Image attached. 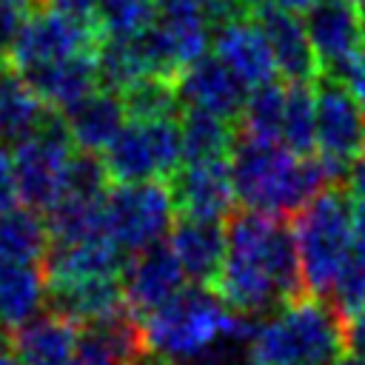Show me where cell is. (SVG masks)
Masks as SVG:
<instances>
[{
    "mask_svg": "<svg viewBox=\"0 0 365 365\" xmlns=\"http://www.w3.org/2000/svg\"><path fill=\"white\" fill-rule=\"evenodd\" d=\"M237 202L268 217H294L322 188L334 185L317 157H299L279 140H234L228 154Z\"/></svg>",
    "mask_w": 365,
    "mask_h": 365,
    "instance_id": "cell-3",
    "label": "cell"
},
{
    "mask_svg": "<svg viewBox=\"0 0 365 365\" xmlns=\"http://www.w3.org/2000/svg\"><path fill=\"white\" fill-rule=\"evenodd\" d=\"M248 14L257 20L259 31L268 40L277 77H282L285 83H314L322 74L299 14L277 9L268 0H259L257 6H251Z\"/></svg>",
    "mask_w": 365,
    "mask_h": 365,
    "instance_id": "cell-14",
    "label": "cell"
},
{
    "mask_svg": "<svg viewBox=\"0 0 365 365\" xmlns=\"http://www.w3.org/2000/svg\"><path fill=\"white\" fill-rule=\"evenodd\" d=\"M0 365H23V359H20L11 348H3V351H0Z\"/></svg>",
    "mask_w": 365,
    "mask_h": 365,
    "instance_id": "cell-39",
    "label": "cell"
},
{
    "mask_svg": "<svg viewBox=\"0 0 365 365\" xmlns=\"http://www.w3.org/2000/svg\"><path fill=\"white\" fill-rule=\"evenodd\" d=\"M314 100H317L314 157L325 165L331 182L339 185L345 182L354 160L365 151V111L334 74H319L314 80Z\"/></svg>",
    "mask_w": 365,
    "mask_h": 365,
    "instance_id": "cell-8",
    "label": "cell"
},
{
    "mask_svg": "<svg viewBox=\"0 0 365 365\" xmlns=\"http://www.w3.org/2000/svg\"><path fill=\"white\" fill-rule=\"evenodd\" d=\"M120 288L128 311L137 319H143L145 314L157 311L163 302H168L174 294L185 288V274L171 248L160 242L125 259L120 271Z\"/></svg>",
    "mask_w": 365,
    "mask_h": 365,
    "instance_id": "cell-13",
    "label": "cell"
},
{
    "mask_svg": "<svg viewBox=\"0 0 365 365\" xmlns=\"http://www.w3.org/2000/svg\"><path fill=\"white\" fill-rule=\"evenodd\" d=\"M46 308L77 328L94 325L103 319H111L117 314H125V297L120 288V277H97V279H74V282H57L48 285Z\"/></svg>",
    "mask_w": 365,
    "mask_h": 365,
    "instance_id": "cell-19",
    "label": "cell"
},
{
    "mask_svg": "<svg viewBox=\"0 0 365 365\" xmlns=\"http://www.w3.org/2000/svg\"><path fill=\"white\" fill-rule=\"evenodd\" d=\"M285 108V83L271 80L257 88H248L242 111L237 117L240 137L251 140H279V123Z\"/></svg>",
    "mask_w": 365,
    "mask_h": 365,
    "instance_id": "cell-28",
    "label": "cell"
},
{
    "mask_svg": "<svg viewBox=\"0 0 365 365\" xmlns=\"http://www.w3.org/2000/svg\"><path fill=\"white\" fill-rule=\"evenodd\" d=\"M351 94H354V100L362 106V111H365V48H359L354 57H348L336 71H331Z\"/></svg>",
    "mask_w": 365,
    "mask_h": 365,
    "instance_id": "cell-33",
    "label": "cell"
},
{
    "mask_svg": "<svg viewBox=\"0 0 365 365\" xmlns=\"http://www.w3.org/2000/svg\"><path fill=\"white\" fill-rule=\"evenodd\" d=\"M211 46H214V54L231 68V74L245 88H257L262 83L277 80V66H274L268 40L251 14H242L220 26L211 34Z\"/></svg>",
    "mask_w": 365,
    "mask_h": 365,
    "instance_id": "cell-16",
    "label": "cell"
},
{
    "mask_svg": "<svg viewBox=\"0 0 365 365\" xmlns=\"http://www.w3.org/2000/svg\"><path fill=\"white\" fill-rule=\"evenodd\" d=\"M100 46V29L74 23L57 11L37 9L29 23L20 29L9 63L14 71H31L40 66H51L60 60H68L83 51H94Z\"/></svg>",
    "mask_w": 365,
    "mask_h": 365,
    "instance_id": "cell-10",
    "label": "cell"
},
{
    "mask_svg": "<svg viewBox=\"0 0 365 365\" xmlns=\"http://www.w3.org/2000/svg\"><path fill=\"white\" fill-rule=\"evenodd\" d=\"M245 3H248V6H251V3H254V0H245Z\"/></svg>",
    "mask_w": 365,
    "mask_h": 365,
    "instance_id": "cell-44",
    "label": "cell"
},
{
    "mask_svg": "<svg viewBox=\"0 0 365 365\" xmlns=\"http://www.w3.org/2000/svg\"><path fill=\"white\" fill-rule=\"evenodd\" d=\"M9 71H11V63H9V57H6V54H0V80H3Z\"/></svg>",
    "mask_w": 365,
    "mask_h": 365,
    "instance_id": "cell-41",
    "label": "cell"
},
{
    "mask_svg": "<svg viewBox=\"0 0 365 365\" xmlns=\"http://www.w3.org/2000/svg\"><path fill=\"white\" fill-rule=\"evenodd\" d=\"M342 325H345V351L365 359V308L342 317Z\"/></svg>",
    "mask_w": 365,
    "mask_h": 365,
    "instance_id": "cell-35",
    "label": "cell"
},
{
    "mask_svg": "<svg viewBox=\"0 0 365 365\" xmlns=\"http://www.w3.org/2000/svg\"><path fill=\"white\" fill-rule=\"evenodd\" d=\"M351 3H356V6H362V9H365V0H351Z\"/></svg>",
    "mask_w": 365,
    "mask_h": 365,
    "instance_id": "cell-43",
    "label": "cell"
},
{
    "mask_svg": "<svg viewBox=\"0 0 365 365\" xmlns=\"http://www.w3.org/2000/svg\"><path fill=\"white\" fill-rule=\"evenodd\" d=\"M271 6L277 9H285V11H294V14H305L317 0H268Z\"/></svg>",
    "mask_w": 365,
    "mask_h": 365,
    "instance_id": "cell-37",
    "label": "cell"
},
{
    "mask_svg": "<svg viewBox=\"0 0 365 365\" xmlns=\"http://www.w3.org/2000/svg\"><path fill=\"white\" fill-rule=\"evenodd\" d=\"M354 200L339 188H322L308 205L294 214V242L305 294L328 299L354 242Z\"/></svg>",
    "mask_w": 365,
    "mask_h": 365,
    "instance_id": "cell-5",
    "label": "cell"
},
{
    "mask_svg": "<svg viewBox=\"0 0 365 365\" xmlns=\"http://www.w3.org/2000/svg\"><path fill=\"white\" fill-rule=\"evenodd\" d=\"M46 274L40 262H0V328L17 331L46 308Z\"/></svg>",
    "mask_w": 365,
    "mask_h": 365,
    "instance_id": "cell-23",
    "label": "cell"
},
{
    "mask_svg": "<svg viewBox=\"0 0 365 365\" xmlns=\"http://www.w3.org/2000/svg\"><path fill=\"white\" fill-rule=\"evenodd\" d=\"M17 205H20V197H17V182H14L11 148L0 143V214L11 211Z\"/></svg>",
    "mask_w": 365,
    "mask_h": 365,
    "instance_id": "cell-34",
    "label": "cell"
},
{
    "mask_svg": "<svg viewBox=\"0 0 365 365\" xmlns=\"http://www.w3.org/2000/svg\"><path fill=\"white\" fill-rule=\"evenodd\" d=\"M185 365H237L231 356H225V354H205V356H200V359H194V362H185Z\"/></svg>",
    "mask_w": 365,
    "mask_h": 365,
    "instance_id": "cell-38",
    "label": "cell"
},
{
    "mask_svg": "<svg viewBox=\"0 0 365 365\" xmlns=\"http://www.w3.org/2000/svg\"><path fill=\"white\" fill-rule=\"evenodd\" d=\"M120 97L128 120H177L182 108L177 97V86L168 77H145L128 86Z\"/></svg>",
    "mask_w": 365,
    "mask_h": 365,
    "instance_id": "cell-30",
    "label": "cell"
},
{
    "mask_svg": "<svg viewBox=\"0 0 365 365\" xmlns=\"http://www.w3.org/2000/svg\"><path fill=\"white\" fill-rule=\"evenodd\" d=\"M177 97L182 108H202L211 114H220L225 120H237L245 103L248 88L231 74V68L211 51L188 63L177 77Z\"/></svg>",
    "mask_w": 365,
    "mask_h": 365,
    "instance_id": "cell-15",
    "label": "cell"
},
{
    "mask_svg": "<svg viewBox=\"0 0 365 365\" xmlns=\"http://www.w3.org/2000/svg\"><path fill=\"white\" fill-rule=\"evenodd\" d=\"M177 128H180L182 163L225 160L237 140V128L231 120L202 108H182L177 117Z\"/></svg>",
    "mask_w": 365,
    "mask_h": 365,
    "instance_id": "cell-24",
    "label": "cell"
},
{
    "mask_svg": "<svg viewBox=\"0 0 365 365\" xmlns=\"http://www.w3.org/2000/svg\"><path fill=\"white\" fill-rule=\"evenodd\" d=\"M214 294L237 314L265 317L305 294L294 231L285 220L242 211L225 222V259Z\"/></svg>",
    "mask_w": 365,
    "mask_h": 365,
    "instance_id": "cell-1",
    "label": "cell"
},
{
    "mask_svg": "<svg viewBox=\"0 0 365 365\" xmlns=\"http://www.w3.org/2000/svg\"><path fill=\"white\" fill-rule=\"evenodd\" d=\"M254 317L231 311L208 285H185L157 311L140 319L143 348L168 365H185L211 354L222 342L248 345Z\"/></svg>",
    "mask_w": 365,
    "mask_h": 365,
    "instance_id": "cell-2",
    "label": "cell"
},
{
    "mask_svg": "<svg viewBox=\"0 0 365 365\" xmlns=\"http://www.w3.org/2000/svg\"><path fill=\"white\" fill-rule=\"evenodd\" d=\"M71 151L74 145L57 111H48V117L31 137L11 145L20 205L34 211H48L57 202Z\"/></svg>",
    "mask_w": 365,
    "mask_h": 365,
    "instance_id": "cell-9",
    "label": "cell"
},
{
    "mask_svg": "<svg viewBox=\"0 0 365 365\" xmlns=\"http://www.w3.org/2000/svg\"><path fill=\"white\" fill-rule=\"evenodd\" d=\"M80 328L57 314H37L9 334V348L23 365H68L77 356Z\"/></svg>",
    "mask_w": 365,
    "mask_h": 365,
    "instance_id": "cell-22",
    "label": "cell"
},
{
    "mask_svg": "<svg viewBox=\"0 0 365 365\" xmlns=\"http://www.w3.org/2000/svg\"><path fill=\"white\" fill-rule=\"evenodd\" d=\"M60 117L66 123L71 145L88 154H103L111 145V140L120 134V128L128 123L123 97L103 86L86 94L83 100H77Z\"/></svg>",
    "mask_w": 365,
    "mask_h": 365,
    "instance_id": "cell-20",
    "label": "cell"
},
{
    "mask_svg": "<svg viewBox=\"0 0 365 365\" xmlns=\"http://www.w3.org/2000/svg\"><path fill=\"white\" fill-rule=\"evenodd\" d=\"M94 54H97V48L74 54V57L51 63V66H40V68L23 71V74L17 71V74L31 86V91L51 111L63 114L77 100H83L94 88H100V74H97V57Z\"/></svg>",
    "mask_w": 365,
    "mask_h": 365,
    "instance_id": "cell-21",
    "label": "cell"
},
{
    "mask_svg": "<svg viewBox=\"0 0 365 365\" xmlns=\"http://www.w3.org/2000/svg\"><path fill=\"white\" fill-rule=\"evenodd\" d=\"M100 157L111 182H165L182 163L177 120H128Z\"/></svg>",
    "mask_w": 365,
    "mask_h": 365,
    "instance_id": "cell-7",
    "label": "cell"
},
{
    "mask_svg": "<svg viewBox=\"0 0 365 365\" xmlns=\"http://www.w3.org/2000/svg\"><path fill=\"white\" fill-rule=\"evenodd\" d=\"M131 365H168V362H163V359H157V356H148V354H143V356H137Z\"/></svg>",
    "mask_w": 365,
    "mask_h": 365,
    "instance_id": "cell-40",
    "label": "cell"
},
{
    "mask_svg": "<svg viewBox=\"0 0 365 365\" xmlns=\"http://www.w3.org/2000/svg\"><path fill=\"white\" fill-rule=\"evenodd\" d=\"M48 111L51 108L31 91V86L17 71H9L0 80V143L3 145H17L20 140L31 137L43 125Z\"/></svg>",
    "mask_w": 365,
    "mask_h": 365,
    "instance_id": "cell-25",
    "label": "cell"
},
{
    "mask_svg": "<svg viewBox=\"0 0 365 365\" xmlns=\"http://www.w3.org/2000/svg\"><path fill=\"white\" fill-rule=\"evenodd\" d=\"M3 348H9V334L0 328V351H3Z\"/></svg>",
    "mask_w": 365,
    "mask_h": 365,
    "instance_id": "cell-42",
    "label": "cell"
},
{
    "mask_svg": "<svg viewBox=\"0 0 365 365\" xmlns=\"http://www.w3.org/2000/svg\"><path fill=\"white\" fill-rule=\"evenodd\" d=\"M123 265H125V254L108 240V234H94L71 242H48V251L40 262L46 274V285L120 277Z\"/></svg>",
    "mask_w": 365,
    "mask_h": 365,
    "instance_id": "cell-17",
    "label": "cell"
},
{
    "mask_svg": "<svg viewBox=\"0 0 365 365\" xmlns=\"http://www.w3.org/2000/svg\"><path fill=\"white\" fill-rule=\"evenodd\" d=\"M328 302L342 314H356L365 308V205H356L354 214V242L348 262L328 297Z\"/></svg>",
    "mask_w": 365,
    "mask_h": 365,
    "instance_id": "cell-29",
    "label": "cell"
},
{
    "mask_svg": "<svg viewBox=\"0 0 365 365\" xmlns=\"http://www.w3.org/2000/svg\"><path fill=\"white\" fill-rule=\"evenodd\" d=\"M165 185L171 191L177 217L225 222L237 205L228 157L225 160L180 163V168L168 177Z\"/></svg>",
    "mask_w": 365,
    "mask_h": 365,
    "instance_id": "cell-11",
    "label": "cell"
},
{
    "mask_svg": "<svg viewBox=\"0 0 365 365\" xmlns=\"http://www.w3.org/2000/svg\"><path fill=\"white\" fill-rule=\"evenodd\" d=\"M165 245L177 257L185 279L211 288L225 259V222L177 217L165 237Z\"/></svg>",
    "mask_w": 365,
    "mask_h": 365,
    "instance_id": "cell-18",
    "label": "cell"
},
{
    "mask_svg": "<svg viewBox=\"0 0 365 365\" xmlns=\"http://www.w3.org/2000/svg\"><path fill=\"white\" fill-rule=\"evenodd\" d=\"M345 182H348V197L354 200V205H365V151L348 168Z\"/></svg>",
    "mask_w": 365,
    "mask_h": 365,
    "instance_id": "cell-36",
    "label": "cell"
},
{
    "mask_svg": "<svg viewBox=\"0 0 365 365\" xmlns=\"http://www.w3.org/2000/svg\"><path fill=\"white\" fill-rule=\"evenodd\" d=\"M302 26L322 74L336 71L365 46V9L351 0H317Z\"/></svg>",
    "mask_w": 365,
    "mask_h": 365,
    "instance_id": "cell-12",
    "label": "cell"
},
{
    "mask_svg": "<svg viewBox=\"0 0 365 365\" xmlns=\"http://www.w3.org/2000/svg\"><path fill=\"white\" fill-rule=\"evenodd\" d=\"M100 37H134L154 17V0H97Z\"/></svg>",
    "mask_w": 365,
    "mask_h": 365,
    "instance_id": "cell-31",
    "label": "cell"
},
{
    "mask_svg": "<svg viewBox=\"0 0 365 365\" xmlns=\"http://www.w3.org/2000/svg\"><path fill=\"white\" fill-rule=\"evenodd\" d=\"M48 242V225L40 211L17 205L0 214V262H43Z\"/></svg>",
    "mask_w": 365,
    "mask_h": 365,
    "instance_id": "cell-26",
    "label": "cell"
},
{
    "mask_svg": "<svg viewBox=\"0 0 365 365\" xmlns=\"http://www.w3.org/2000/svg\"><path fill=\"white\" fill-rule=\"evenodd\" d=\"M279 143L299 157H314L317 145V100L314 83H285V108Z\"/></svg>",
    "mask_w": 365,
    "mask_h": 365,
    "instance_id": "cell-27",
    "label": "cell"
},
{
    "mask_svg": "<svg viewBox=\"0 0 365 365\" xmlns=\"http://www.w3.org/2000/svg\"><path fill=\"white\" fill-rule=\"evenodd\" d=\"M248 365H336L345 356L342 314L302 294L259 317L248 339Z\"/></svg>",
    "mask_w": 365,
    "mask_h": 365,
    "instance_id": "cell-4",
    "label": "cell"
},
{
    "mask_svg": "<svg viewBox=\"0 0 365 365\" xmlns=\"http://www.w3.org/2000/svg\"><path fill=\"white\" fill-rule=\"evenodd\" d=\"M40 9L57 11V14H63V17L74 20V23L100 29V9H97V0H40Z\"/></svg>",
    "mask_w": 365,
    "mask_h": 365,
    "instance_id": "cell-32",
    "label": "cell"
},
{
    "mask_svg": "<svg viewBox=\"0 0 365 365\" xmlns=\"http://www.w3.org/2000/svg\"><path fill=\"white\" fill-rule=\"evenodd\" d=\"M174 214L171 191L160 180L114 182L103 200V228L125 257L160 245L177 220Z\"/></svg>",
    "mask_w": 365,
    "mask_h": 365,
    "instance_id": "cell-6",
    "label": "cell"
}]
</instances>
